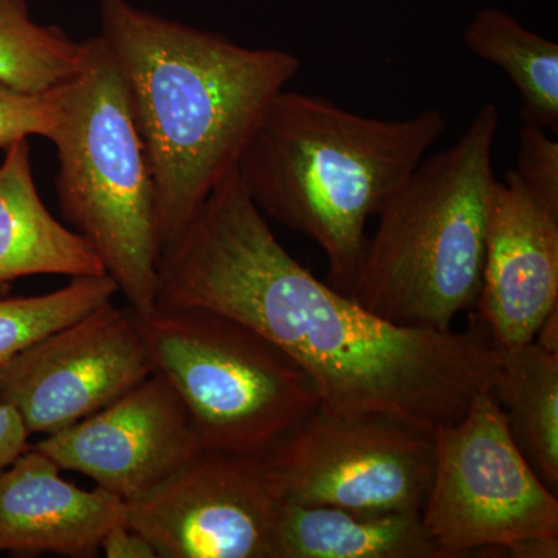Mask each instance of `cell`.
Wrapping results in <instances>:
<instances>
[{
	"instance_id": "cell-1",
	"label": "cell",
	"mask_w": 558,
	"mask_h": 558,
	"mask_svg": "<svg viewBox=\"0 0 558 558\" xmlns=\"http://www.w3.org/2000/svg\"><path fill=\"white\" fill-rule=\"evenodd\" d=\"M157 306L219 312L295 360L319 407L435 435L492 388L498 349L468 330L392 325L319 281L282 247L233 170L161 252Z\"/></svg>"
},
{
	"instance_id": "cell-2",
	"label": "cell",
	"mask_w": 558,
	"mask_h": 558,
	"mask_svg": "<svg viewBox=\"0 0 558 558\" xmlns=\"http://www.w3.org/2000/svg\"><path fill=\"white\" fill-rule=\"evenodd\" d=\"M100 20L148 153L163 252L236 170L301 62L290 51L250 49L130 0H101Z\"/></svg>"
},
{
	"instance_id": "cell-3",
	"label": "cell",
	"mask_w": 558,
	"mask_h": 558,
	"mask_svg": "<svg viewBox=\"0 0 558 558\" xmlns=\"http://www.w3.org/2000/svg\"><path fill=\"white\" fill-rule=\"evenodd\" d=\"M446 130L438 109L381 120L284 89L264 112L238 172L266 218L322 247L330 286L348 295L368 244L369 219Z\"/></svg>"
},
{
	"instance_id": "cell-4",
	"label": "cell",
	"mask_w": 558,
	"mask_h": 558,
	"mask_svg": "<svg viewBox=\"0 0 558 558\" xmlns=\"http://www.w3.org/2000/svg\"><path fill=\"white\" fill-rule=\"evenodd\" d=\"M497 106L449 149L422 160L379 213L348 296L392 325L450 330L478 301L498 180Z\"/></svg>"
},
{
	"instance_id": "cell-5",
	"label": "cell",
	"mask_w": 558,
	"mask_h": 558,
	"mask_svg": "<svg viewBox=\"0 0 558 558\" xmlns=\"http://www.w3.org/2000/svg\"><path fill=\"white\" fill-rule=\"evenodd\" d=\"M80 75L62 92L50 140L62 218L101 260L128 306L157 307L161 241L156 183L126 84L101 35L86 39Z\"/></svg>"
},
{
	"instance_id": "cell-6",
	"label": "cell",
	"mask_w": 558,
	"mask_h": 558,
	"mask_svg": "<svg viewBox=\"0 0 558 558\" xmlns=\"http://www.w3.org/2000/svg\"><path fill=\"white\" fill-rule=\"evenodd\" d=\"M138 322L154 368L189 410L202 449L267 453L319 409L299 363L238 319L157 306Z\"/></svg>"
},
{
	"instance_id": "cell-7",
	"label": "cell",
	"mask_w": 558,
	"mask_h": 558,
	"mask_svg": "<svg viewBox=\"0 0 558 558\" xmlns=\"http://www.w3.org/2000/svg\"><path fill=\"white\" fill-rule=\"evenodd\" d=\"M446 558L558 537V499L523 457L490 389L435 433V470L421 512Z\"/></svg>"
},
{
	"instance_id": "cell-8",
	"label": "cell",
	"mask_w": 558,
	"mask_h": 558,
	"mask_svg": "<svg viewBox=\"0 0 558 558\" xmlns=\"http://www.w3.org/2000/svg\"><path fill=\"white\" fill-rule=\"evenodd\" d=\"M266 454L286 501L421 513L435 470V435L388 417L319 407Z\"/></svg>"
},
{
	"instance_id": "cell-9",
	"label": "cell",
	"mask_w": 558,
	"mask_h": 558,
	"mask_svg": "<svg viewBox=\"0 0 558 558\" xmlns=\"http://www.w3.org/2000/svg\"><path fill=\"white\" fill-rule=\"evenodd\" d=\"M284 502L266 453L201 449L126 505V524L159 558H274Z\"/></svg>"
},
{
	"instance_id": "cell-10",
	"label": "cell",
	"mask_w": 558,
	"mask_h": 558,
	"mask_svg": "<svg viewBox=\"0 0 558 558\" xmlns=\"http://www.w3.org/2000/svg\"><path fill=\"white\" fill-rule=\"evenodd\" d=\"M156 373L138 315L113 300L0 366V403L28 435H54Z\"/></svg>"
},
{
	"instance_id": "cell-11",
	"label": "cell",
	"mask_w": 558,
	"mask_h": 558,
	"mask_svg": "<svg viewBox=\"0 0 558 558\" xmlns=\"http://www.w3.org/2000/svg\"><path fill=\"white\" fill-rule=\"evenodd\" d=\"M32 446L126 505L146 497L202 449L189 410L157 371L97 413Z\"/></svg>"
},
{
	"instance_id": "cell-12",
	"label": "cell",
	"mask_w": 558,
	"mask_h": 558,
	"mask_svg": "<svg viewBox=\"0 0 558 558\" xmlns=\"http://www.w3.org/2000/svg\"><path fill=\"white\" fill-rule=\"evenodd\" d=\"M558 306V216L529 196L515 171L497 183L476 310L497 349L532 343Z\"/></svg>"
},
{
	"instance_id": "cell-13",
	"label": "cell",
	"mask_w": 558,
	"mask_h": 558,
	"mask_svg": "<svg viewBox=\"0 0 558 558\" xmlns=\"http://www.w3.org/2000/svg\"><path fill=\"white\" fill-rule=\"evenodd\" d=\"M61 472L32 444L0 472V553L97 557L106 532L126 523L123 499L76 487Z\"/></svg>"
},
{
	"instance_id": "cell-14",
	"label": "cell",
	"mask_w": 558,
	"mask_h": 558,
	"mask_svg": "<svg viewBox=\"0 0 558 558\" xmlns=\"http://www.w3.org/2000/svg\"><path fill=\"white\" fill-rule=\"evenodd\" d=\"M36 275H108L76 231L54 218L33 175L32 146L21 140L0 163V290Z\"/></svg>"
},
{
	"instance_id": "cell-15",
	"label": "cell",
	"mask_w": 558,
	"mask_h": 558,
	"mask_svg": "<svg viewBox=\"0 0 558 558\" xmlns=\"http://www.w3.org/2000/svg\"><path fill=\"white\" fill-rule=\"evenodd\" d=\"M274 558H446L421 513L360 512L286 501Z\"/></svg>"
},
{
	"instance_id": "cell-16",
	"label": "cell",
	"mask_w": 558,
	"mask_h": 558,
	"mask_svg": "<svg viewBox=\"0 0 558 558\" xmlns=\"http://www.w3.org/2000/svg\"><path fill=\"white\" fill-rule=\"evenodd\" d=\"M513 442L545 486L558 492V354L537 344L498 349L490 388Z\"/></svg>"
},
{
	"instance_id": "cell-17",
	"label": "cell",
	"mask_w": 558,
	"mask_h": 558,
	"mask_svg": "<svg viewBox=\"0 0 558 558\" xmlns=\"http://www.w3.org/2000/svg\"><path fill=\"white\" fill-rule=\"evenodd\" d=\"M465 47L481 60L505 70L520 92L521 119L558 131V46L527 31L515 17L480 10L464 31Z\"/></svg>"
},
{
	"instance_id": "cell-18",
	"label": "cell",
	"mask_w": 558,
	"mask_h": 558,
	"mask_svg": "<svg viewBox=\"0 0 558 558\" xmlns=\"http://www.w3.org/2000/svg\"><path fill=\"white\" fill-rule=\"evenodd\" d=\"M87 43L54 25L33 21L25 0H0V84L25 94H49L72 83Z\"/></svg>"
},
{
	"instance_id": "cell-19",
	"label": "cell",
	"mask_w": 558,
	"mask_h": 558,
	"mask_svg": "<svg viewBox=\"0 0 558 558\" xmlns=\"http://www.w3.org/2000/svg\"><path fill=\"white\" fill-rule=\"evenodd\" d=\"M109 275L70 278L64 288L35 296L0 299V366L22 349L83 318L119 293Z\"/></svg>"
},
{
	"instance_id": "cell-20",
	"label": "cell",
	"mask_w": 558,
	"mask_h": 558,
	"mask_svg": "<svg viewBox=\"0 0 558 558\" xmlns=\"http://www.w3.org/2000/svg\"><path fill=\"white\" fill-rule=\"evenodd\" d=\"M64 87L49 94H25L0 84V148L9 149L32 135L53 138L61 120Z\"/></svg>"
},
{
	"instance_id": "cell-21",
	"label": "cell",
	"mask_w": 558,
	"mask_h": 558,
	"mask_svg": "<svg viewBox=\"0 0 558 558\" xmlns=\"http://www.w3.org/2000/svg\"><path fill=\"white\" fill-rule=\"evenodd\" d=\"M517 175L543 208L558 216V143L546 130L524 123L520 131Z\"/></svg>"
},
{
	"instance_id": "cell-22",
	"label": "cell",
	"mask_w": 558,
	"mask_h": 558,
	"mask_svg": "<svg viewBox=\"0 0 558 558\" xmlns=\"http://www.w3.org/2000/svg\"><path fill=\"white\" fill-rule=\"evenodd\" d=\"M100 553L108 558H159L153 543L126 523L117 524L106 532Z\"/></svg>"
},
{
	"instance_id": "cell-23",
	"label": "cell",
	"mask_w": 558,
	"mask_h": 558,
	"mask_svg": "<svg viewBox=\"0 0 558 558\" xmlns=\"http://www.w3.org/2000/svg\"><path fill=\"white\" fill-rule=\"evenodd\" d=\"M31 435L11 407L0 403V472L31 447Z\"/></svg>"
},
{
	"instance_id": "cell-24",
	"label": "cell",
	"mask_w": 558,
	"mask_h": 558,
	"mask_svg": "<svg viewBox=\"0 0 558 558\" xmlns=\"http://www.w3.org/2000/svg\"><path fill=\"white\" fill-rule=\"evenodd\" d=\"M505 550L515 558H557L558 537H532L513 543Z\"/></svg>"
},
{
	"instance_id": "cell-25",
	"label": "cell",
	"mask_w": 558,
	"mask_h": 558,
	"mask_svg": "<svg viewBox=\"0 0 558 558\" xmlns=\"http://www.w3.org/2000/svg\"><path fill=\"white\" fill-rule=\"evenodd\" d=\"M534 343L550 354H558V306L543 319L535 333Z\"/></svg>"
}]
</instances>
